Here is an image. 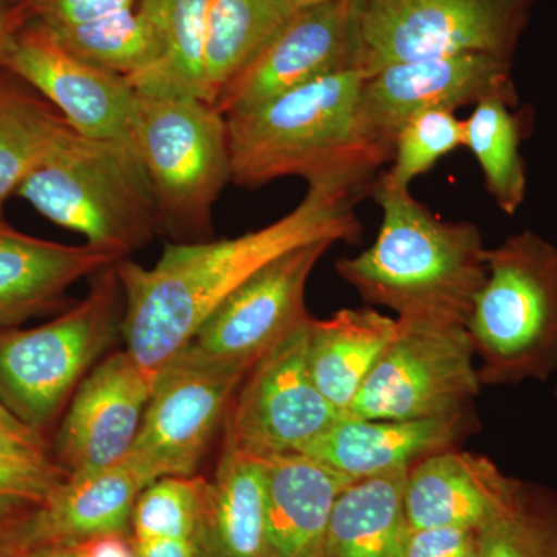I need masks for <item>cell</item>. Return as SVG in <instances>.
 Wrapping results in <instances>:
<instances>
[{
	"instance_id": "obj_34",
	"label": "cell",
	"mask_w": 557,
	"mask_h": 557,
	"mask_svg": "<svg viewBox=\"0 0 557 557\" xmlns=\"http://www.w3.org/2000/svg\"><path fill=\"white\" fill-rule=\"evenodd\" d=\"M138 0H32L35 20L47 27L90 24L134 10Z\"/></svg>"
},
{
	"instance_id": "obj_22",
	"label": "cell",
	"mask_w": 557,
	"mask_h": 557,
	"mask_svg": "<svg viewBox=\"0 0 557 557\" xmlns=\"http://www.w3.org/2000/svg\"><path fill=\"white\" fill-rule=\"evenodd\" d=\"M395 332L397 319L370 307L343 309L329 319H310V376L341 417L346 416Z\"/></svg>"
},
{
	"instance_id": "obj_31",
	"label": "cell",
	"mask_w": 557,
	"mask_h": 557,
	"mask_svg": "<svg viewBox=\"0 0 557 557\" xmlns=\"http://www.w3.org/2000/svg\"><path fill=\"white\" fill-rule=\"evenodd\" d=\"M208 480L171 475L141 491L132 515V539L203 536Z\"/></svg>"
},
{
	"instance_id": "obj_40",
	"label": "cell",
	"mask_w": 557,
	"mask_h": 557,
	"mask_svg": "<svg viewBox=\"0 0 557 557\" xmlns=\"http://www.w3.org/2000/svg\"><path fill=\"white\" fill-rule=\"evenodd\" d=\"M83 557H135L129 536H102L78 545Z\"/></svg>"
},
{
	"instance_id": "obj_18",
	"label": "cell",
	"mask_w": 557,
	"mask_h": 557,
	"mask_svg": "<svg viewBox=\"0 0 557 557\" xmlns=\"http://www.w3.org/2000/svg\"><path fill=\"white\" fill-rule=\"evenodd\" d=\"M116 262L90 245L38 239L0 219V332L62 309L73 284Z\"/></svg>"
},
{
	"instance_id": "obj_13",
	"label": "cell",
	"mask_w": 557,
	"mask_h": 557,
	"mask_svg": "<svg viewBox=\"0 0 557 557\" xmlns=\"http://www.w3.org/2000/svg\"><path fill=\"white\" fill-rule=\"evenodd\" d=\"M511 72L512 62L478 53L386 65L362 79L359 120L370 139L392 160L395 135L418 113L457 112L493 95L519 106Z\"/></svg>"
},
{
	"instance_id": "obj_29",
	"label": "cell",
	"mask_w": 557,
	"mask_h": 557,
	"mask_svg": "<svg viewBox=\"0 0 557 557\" xmlns=\"http://www.w3.org/2000/svg\"><path fill=\"white\" fill-rule=\"evenodd\" d=\"M47 28L81 60L127 79L153 67L163 57L160 33L138 7L90 24Z\"/></svg>"
},
{
	"instance_id": "obj_39",
	"label": "cell",
	"mask_w": 557,
	"mask_h": 557,
	"mask_svg": "<svg viewBox=\"0 0 557 557\" xmlns=\"http://www.w3.org/2000/svg\"><path fill=\"white\" fill-rule=\"evenodd\" d=\"M33 17H35V13H33L32 0H24L16 5L0 10V64H2L3 54L9 49L11 39Z\"/></svg>"
},
{
	"instance_id": "obj_2",
	"label": "cell",
	"mask_w": 557,
	"mask_h": 557,
	"mask_svg": "<svg viewBox=\"0 0 557 557\" xmlns=\"http://www.w3.org/2000/svg\"><path fill=\"white\" fill-rule=\"evenodd\" d=\"M362 79L358 70L333 73L226 116L231 183L259 188L299 177L309 186L361 196L375 172L391 163L359 120Z\"/></svg>"
},
{
	"instance_id": "obj_44",
	"label": "cell",
	"mask_w": 557,
	"mask_h": 557,
	"mask_svg": "<svg viewBox=\"0 0 557 557\" xmlns=\"http://www.w3.org/2000/svg\"><path fill=\"white\" fill-rule=\"evenodd\" d=\"M7 7H11V5H7V3L3 2V0H0V10L7 9Z\"/></svg>"
},
{
	"instance_id": "obj_9",
	"label": "cell",
	"mask_w": 557,
	"mask_h": 557,
	"mask_svg": "<svg viewBox=\"0 0 557 557\" xmlns=\"http://www.w3.org/2000/svg\"><path fill=\"white\" fill-rule=\"evenodd\" d=\"M480 383L465 325L399 319L394 338L372 369L346 416L421 420L471 409Z\"/></svg>"
},
{
	"instance_id": "obj_7",
	"label": "cell",
	"mask_w": 557,
	"mask_h": 557,
	"mask_svg": "<svg viewBox=\"0 0 557 557\" xmlns=\"http://www.w3.org/2000/svg\"><path fill=\"white\" fill-rule=\"evenodd\" d=\"M115 265L94 274L86 298L53 321L0 332V399L44 434L121 335L124 298Z\"/></svg>"
},
{
	"instance_id": "obj_5",
	"label": "cell",
	"mask_w": 557,
	"mask_h": 557,
	"mask_svg": "<svg viewBox=\"0 0 557 557\" xmlns=\"http://www.w3.org/2000/svg\"><path fill=\"white\" fill-rule=\"evenodd\" d=\"M485 284L467 329L482 386L544 383L557 373V247L534 231L486 248Z\"/></svg>"
},
{
	"instance_id": "obj_24",
	"label": "cell",
	"mask_w": 557,
	"mask_h": 557,
	"mask_svg": "<svg viewBox=\"0 0 557 557\" xmlns=\"http://www.w3.org/2000/svg\"><path fill=\"white\" fill-rule=\"evenodd\" d=\"M205 557L267 555L265 461L223 445L208 485Z\"/></svg>"
},
{
	"instance_id": "obj_38",
	"label": "cell",
	"mask_w": 557,
	"mask_h": 557,
	"mask_svg": "<svg viewBox=\"0 0 557 557\" xmlns=\"http://www.w3.org/2000/svg\"><path fill=\"white\" fill-rule=\"evenodd\" d=\"M132 544L135 557H205L203 536L132 539Z\"/></svg>"
},
{
	"instance_id": "obj_33",
	"label": "cell",
	"mask_w": 557,
	"mask_h": 557,
	"mask_svg": "<svg viewBox=\"0 0 557 557\" xmlns=\"http://www.w3.org/2000/svg\"><path fill=\"white\" fill-rule=\"evenodd\" d=\"M67 472L57 463H33L0 458V497L24 498L42 504Z\"/></svg>"
},
{
	"instance_id": "obj_30",
	"label": "cell",
	"mask_w": 557,
	"mask_h": 557,
	"mask_svg": "<svg viewBox=\"0 0 557 557\" xmlns=\"http://www.w3.org/2000/svg\"><path fill=\"white\" fill-rule=\"evenodd\" d=\"M478 541L479 557H557V491L516 480Z\"/></svg>"
},
{
	"instance_id": "obj_25",
	"label": "cell",
	"mask_w": 557,
	"mask_h": 557,
	"mask_svg": "<svg viewBox=\"0 0 557 557\" xmlns=\"http://www.w3.org/2000/svg\"><path fill=\"white\" fill-rule=\"evenodd\" d=\"M73 132L49 101L0 69V219L10 197Z\"/></svg>"
},
{
	"instance_id": "obj_32",
	"label": "cell",
	"mask_w": 557,
	"mask_h": 557,
	"mask_svg": "<svg viewBox=\"0 0 557 557\" xmlns=\"http://www.w3.org/2000/svg\"><path fill=\"white\" fill-rule=\"evenodd\" d=\"M465 148V120L450 110H428L403 124L392 148L391 168L379 178L384 185L410 189L440 160Z\"/></svg>"
},
{
	"instance_id": "obj_41",
	"label": "cell",
	"mask_w": 557,
	"mask_h": 557,
	"mask_svg": "<svg viewBox=\"0 0 557 557\" xmlns=\"http://www.w3.org/2000/svg\"><path fill=\"white\" fill-rule=\"evenodd\" d=\"M27 557H83V553L78 545L76 547H69V545H46L33 549Z\"/></svg>"
},
{
	"instance_id": "obj_43",
	"label": "cell",
	"mask_w": 557,
	"mask_h": 557,
	"mask_svg": "<svg viewBox=\"0 0 557 557\" xmlns=\"http://www.w3.org/2000/svg\"><path fill=\"white\" fill-rule=\"evenodd\" d=\"M3 2H5L7 5H16V3L24 2V0H3Z\"/></svg>"
},
{
	"instance_id": "obj_21",
	"label": "cell",
	"mask_w": 557,
	"mask_h": 557,
	"mask_svg": "<svg viewBox=\"0 0 557 557\" xmlns=\"http://www.w3.org/2000/svg\"><path fill=\"white\" fill-rule=\"evenodd\" d=\"M263 461L267 555L317 557L333 507L354 480L306 454Z\"/></svg>"
},
{
	"instance_id": "obj_8",
	"label": "cell",
	"mask_w": 557,
	"mask_h": 557,
	"mask_svg": "<svg viewBox=\"0 0 557 557\" xmlns=\"http://www.w3.org/2000/svg\"><path fill=\"white\" fill-rule=\"evenodd\" d=\"M536 0H359V72L487 54L512 62Z\"/></svg>"
},
{
	"instance_id": "obj_6",
	"label": "cell",
	"mask_w": 557,
	"mask_h": 557,
	"mask_svg": "<svg viewBox=\"0 0 557 557\" xmlns=\"http://www.w3.org/2000/svg\"><path fill=\"white\" fill-rule=\"evenodd\" d=\"M132 139L156 193L160 234L175 244L211 239L215 201L231 182L226 116L200 98L138 94Z\"/></svg>"
},
{
	"instance_id": "obj_27",
	"label": "cell",
	"mask_w": 557,
	"mask_h": 557,
	"mask_svg": "<svg viewBox=\"0 0 557 557\" xmlns=\"http://www.w3.org/2000/svg\"><path fill=\"white\" fill-rule=\"evenodd\" d=\"M296 11L289 0H208L205 78L211 104Z\"/></svg>"
},
{
	"instance_id": "obj_11",
	"label": "cell",
	"mask_w": 557,
	"mask_h": 557,
	"mask_svg": "<svg viewBox=\"0 0 557 557\" xmlns=\"http://www.w3.org/2000/svg\"><path fill=\"white\" fill-rule=\"evenodd\" d=\"M309 324L289 333L249 370L223 421V445L260 460L302 454L339 420L310 376Z\"/></svg>"
},
{
	"instance_id": "obj_10",
	"label": "cell",
	"mask_w": 557,
	"mask_h": 557,
	"mask_svg": "<svg viewBox=\"0 0 557 557\" xmlns=\"http://www.w3.org/2000/svg\"><path fill=\"white\" fill-rule=\"evenodd\" d=\"M249 370L205 357L190 346L159 370L126 457L149 485L161 478L196 474Z\"/></svg>"
},
{
	"instance_id": "obj_4",
	"label": "cell",
	"mask_w": 557,
	"mask_h": 557,
	"mask_svg": "<svg viewBox=\"0 0 557 557\" xmlns=\"http://www.w3.org/2000/svg\"><path fill=\"white\" fill-rule=\"evenodd\" d=\"M54 225L120 260L160 234L159 207L134 139L73 132L17 189Z\"/></svg>"
},
{
	"instance_id": "obj_26",
	"label": "cell",
	"mask_w": 557,
	"mask_h": 557,
	"mask_svg": "<svg viewBox=\"0 0 557 557\" xmlns=\"http://www.w3.org/2000/svg\"><path fill=\"white\" fill-rule=\"evenodd\" d=\"M137 7L156 25L164 50L153 67L129 78L134 89L139 95L208 101L205 78L208 0H138Z\"/></svg>"
},
{
	"instance_id": "obj_16",
	"label": "cell",
	"mask_w": 557,
	"mask_h": 557,
	"mask_svg": "<svg viewBox=\"0 0 557 557\" xmlns=\"http://www.w3.org/2000/svg\"><path fill=\"white\" fill-rule=\"evenodd\" d=\"M159 373L115 351L81 381L62 417L51 456L69 475L113 467L129 456Z\"/></svg>"
},
{
	"instance_id": "obj_36",
	"label": "cell",
	"mask_w": 557,
	"mask_h": 557,
	"mask_svg": "<svg viewBox=\"0 0 557 557\" xmlns=\"http://www.w3.org/2000/svg\"><path fill=\"white\" fill-rule=\"evenodd\" d=\"M0 458L47 463L54 461L46 434L22 421L0 399Z\"/></svg>"
},
{
	"instance_id": "obj_35",
	"label": "cell",
	"mask_w": 557,
	"mask_h": 557,
	"mask_svg": "<svg viewBox=\"0 0 557 557\" xmlns=\"http://www.w3.org/2000/svg\"><path fill=\"white\" fill-rule=\"evenodd\" d=\"M405 557H479L478 530L434 527L410 531Z\"/></svg>"
},
{
	"instance_id": "obj_17",
	"label": "cell",
	"mask_w": 557,
	"mask_h": 557,
	"mask_svg": "<svg viewBox=\"0 0 557 557\" xmlns=\"http://www.w3.org/2000/svg\"><path fill=\"white\" fill-rule=\"evenodd\" d=\"M472 421L471 409L421 420L341 417L302 454L350 480L375 478L456 448L458 440L469 434Z\"/></svg>"
},
{
	"instance_id": "obj_28",
	"label": "cell",
	"mask_w": 557,
	"mask_h": 557,
	"mask_svg": "<svg viewBox=\"0 0 557 557\" xmlns=\"http://www.w3.org/2000/svg\"><path fill=\"white\" fill-rule=\"evenodd\" d=\"M507 98H483L465 120V148L474 156L483 185L497 208L515 215L527 197V170L520 146L525 137V113Z\"/></svg>"
},
{
	"instance_id": "obj_23",
	"label": "cell",
	"mask_w": 557,
	"mask_h": 557,
	"mask_svg": "<svg viewBox=\"0 0 557 557\" xmlns=\"http://www.w3.org/2000/svg\"><path fill=\"white\" fill-rule=\"evenodd\" d=\"M409 469L354 480L339 494L317 557H405Z\"/></svg>"
},
{
	"instance_id": "obj_37",
	"label": "cell",
	"mask_w": 557,
	"mask_h": 557,
	"mask_svg": "<svg viewBox=\"0 0 557 557\" xmlns=\"http://www.w3.org/2000/svg\"><path fill=\"white\" fill-rule=\"evenodd\" d=\"M38 505L24 498L0 497V557H27L39 548L35 537Z\"/></svg>"
},
{
	"instance_id": "obj_19",
	"label": "cell",
	"mask_w": 557,
	"mask_h": 557,
	"mask_svg": "<svg viewBox=\"0 0 557 557\" xmlns=\"http://www.w3.org/2000/svg\"><path fill=\"white\" fill-rule=\"evenodd\" d=\"M516 480L479 454L456 448L432 454L413 465L406 478L410 531L434 527L479 530L507 500Z\"/></svg>"
},
{
	"instance_id": "obj_1",
	"label": "cell",
	"mask_w": 557,
	"mask_h": 557,
	"mask_svg": "<svg viewBox=\"0 0 557 557\" xmlns=\"http://www.w3.org/2000/svg\"><path fill=\"white\" fill-rule=\"evenodd\" d=\"M350 190L309 186L284 218L231 239L166 245L150 269L116 262L124 314L121 335L141 368L159 373L234 289L271 260L311 242H357L361 223Z\"/></svg>"
},
{
	"instance_id": "obj_14",
	"label": "cell",
	"mask_w": 557,
	"mask_h": 557,
	"mask_svg": "<svg viewBox=\"0 0 557 557\" xmlns=\"http://www.w3.org/2000/svg\"><path fill=\"white\" fill-rule=\"evenodd\" d=\"M359 0H332L296 11L247 67L219 91L223 115L259 108L304 84L358 70Z\"/></svg>"
},
{
	"instance_id": "obj_20",
	"label": "cell",
	"mask_w": 557,
	"mask_h": 557,
	"mask_svg": "<svg viewBox=\"0 0 557 557\" xmlns=\"http://www.w3.org/2000/svg\"><path fill=\"white\" fill-rule=\"evenodd\" d=\"M146 486L149 483L127 458L101 471L67 475L36 508V542L39 547H76L91 539L127 536Z\"/></svg>"
},
{
	"instance_id": "obj_12",
	"label": "cell",
	"mask_w": 557,
	"mask_h": 557,
	"mask_svg": "<svg viewBox=\"0 0 557 557\" xmlns=\"http://www.w3.org/2000/svg\"><path fill=\"white\" fill-rule=\"evenodd\" d=\"M333 245L332 240L311 242L271 260L220 304L188 346L215 361L252 368L310 321L307 284Z\"/></svg>"
},
{
	"instance_id": "obj_3",
	"label": "cell",
	"mask_w": 557,
	"mask_h": 557,
	"mask_svg": "<svg viewBox=\"0 0 557 557\" xmlns=\"http://www.w3.org/2000/svg\"><path fill=\"white\" fill-rule=\"evenodd\" d=\"M372 197L381 225L372 245L336 262V271L369 306L399 319H431L467 325L485 284L486 247L472 222L445 220L410 189L376 180Z\"/></svg>"
},
{
	"instance_id": "obj_42",
	"label": "cell",
	"mask_w": 557,
	"mask_h": 557,
	"mask_svg": "<svg viewBox=\"0 0 557 557\" xmlns=\"http://www.w3.org/2000/svg\"><path fill=\"white\" fill-rule=\"evenodd\" d=\"M296 9H306V7L319 5V3L332 2V0H289Z\"/></svg>"
},
{
	"instance_id": "obj_15",
	"label": "cell",
	"mask_w": 557,
	"mask_h": 557,
	"mask_svg": "<svg viewBox=\"0 0 557 557\" xmlns=\"http://www.w3.org/2000/svg\"><path fill=\"white\" fill-rule=\"evenodd\" d=\"M0 69L49 101L79 135L132 139L138 94L131 81L81 60L35 17L11 39Z\"/></svg>"
}]
</instances>
